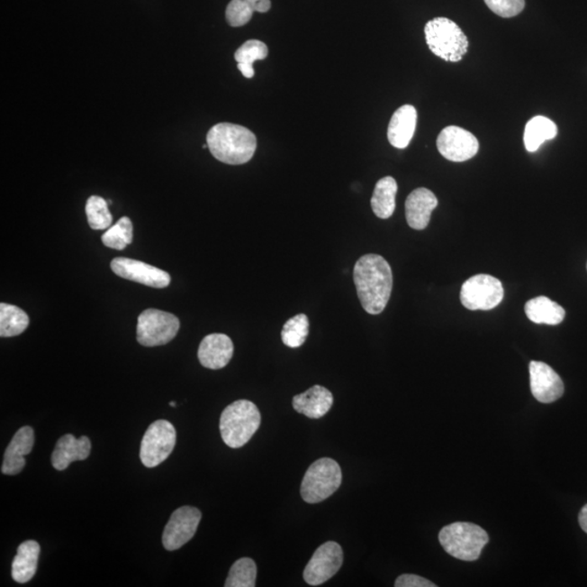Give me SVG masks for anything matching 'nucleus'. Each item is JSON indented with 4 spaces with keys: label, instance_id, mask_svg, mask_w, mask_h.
<instances>
[{
    "label": "nucleus",
    "instance_id": "obj_24",
    "mask_svg": "<svg viewBox=\"0 0 587 587\" xmlns=\"http://www.w3.org/2000/svg\"><path fill=\"white\" fill-rule=\"evenodd\" d=\"M558 134L557 125L552 120L537 115L530 120L524 130V146L534 153L545 141L554 140Z\"/></svg>",
    "mask_w": 587,
    "mask_h": 587
},
{
    "label": "nucleus",
    "instance_id": "obj_4",
    "mask_svg": "<svg viewBox=\"0 0 587 587\" xmlns=\"http://www.w3.org/2000/svg\"><path fill=\"white\" fill-rule=\"evenodd\" d=\"M438 539L445 552L464 562L478 560L482 549L490 541L484 528L470 522H455L444 527Z\"/></svg>",
    "mask_w": 587,
    "mask_h": 587
},
{
    "label": "nucleus",
    "instance_id": "obj_20",
    "mask_svg": "<svg viewBox=\"0 0 587 587\" xmlns=\"http://www.w3.org/2000/svg\"><path fill=\"white\" fill-rule=\"evenodd\" d=\"M332 393L326 387L314 385L303 394L294 396L293 407L298 413L311 419L327 415L333 405Z\"/></svg>",
    "mask_w": 587,
    "mask_h": 587
},
{
    "label": "nucleus",
    "instance_id": "obj_15",
    "mask_svg": "<svg viewBox=\"0 0 587 587\" xmlns=\"http://www.w3.org/2000/svg\"><path fill=\"white\" fill-rule=\"evenodd\" d=\"M234 346L228 335H207L198 348V359L204 368L219 370L227 366L233 357Z\"/></svg>",
    "mask_w": 587,
    "mask_h": 587
},
{
    "label": "nucleus",
    "instance_id": "obj_32",
    "mask_svg": "<svg viewBox=\"0 0 587 587\" xmlns=\"http://www.w3.org/2000/svg\"><path fill=\"white\" fill-rule=\"evenodd\" d=\"M484 2L492 13L502 18L516 17L526 6L524 0H484Z\"/></svg>",
    "mask_w": 587,
    "mask_h": 587
},
{
    "label": "nucleus",
    "instance_id": "obj_2",
    "mask_svg": "<svg viewBox=\"0 0 587 587\" xmlns=\"http://www.w3.org/2000/svg\"><path fill=\"white\" fill-rule=\"evenodd\" d=\"M208 149L223 164L244 165L253 158L257 149L256 135L242 125L219 123L207 134Z\"/></svg>",
    "mask_w": 587,
    "mask_h": 587
},
{
    "label": "nucleus",
    "instance_id": "obj_10",
    "mask_svg": "<svg viewBox=\"0 0 587 587\" xmlns=\"http://www.w3.org/2000/svg\"><path fill=\"white\" fill-rule=\"evenodd\" d=\"M344 553L337 542H327L314 552L303 571V579L312 586L326 583L342 567Z\"/></svg>",
    "mask_w": 587,
    "mask_h": 587
},
{
    "label": "nucleus",
    "instance_id": "obj_25",
    "mask_svg": "<svg viewBox=\"0 0 587 587\" xmlns=\"http://www.w3.org/2000/svg\"><path fill=\"white\" fill-rule=\"evenodd\" d=\"M268 54V46L264 41L249 40L239 47L237 52H235L234 58L238 61V68L240 73L246 78H251L255 76L254 62L266 59Z\"/></svg>",
    "mask_w": 587,
    "mask_h": 587
},
{
    "label": "nucleus",
    "instance_id": "obj_23",
    "mask_svg": "<svg viewBox=\"0 0 587 587\" xmlns=\"http://www.w3.org/2000/svg\"><path fill=\"white\" fill-rule=\"evenodd\" d=\"M397 182L394 177L385 176L377 181L371 198L372 211L380 219H389L396 208Z\"/></svg>",
    "mask_w": 587,
    "mask_h": 587
},
{
    "label": "nucleus",
    "instance_id": "obj_18",
    "mask_svg": "<svg viewBox=\"0 0 587 587\" xmlns=\"http://www.w3.org/2000/svg\"><path fill=\"white\" fill-rule=\"evenodd\" d=\"M92 443L87 437L76 438L66 434L56 444L51 455V465L58 471H64L73 461L86 460L91 454Z\"/></svg>",
    "mask_w": 587,
    "mask_h": 587
},
{
    "label": "nucleus",
    "instance_id": "obj_35",
    "mask_svg": "<svg viewBox=\"0 0 587 587\" xmlns=\"http://www.w3.org/2000/svg\"><path fill=\"white\" fill-rule=\"evenodd\" d=\"M248 2L249 3L250 6L253 7L254 12H255V8H256L257 5H258L260 2H262V0H248Z\"/></svg>",
    "mask_w": 587,
    "mask_h": 587
},
{
    "label": "nucleus",
    "instance_id": "obj_19",
    "mask_svg": "<svg viewBox=\"0 0 587 587\" xmlns=\"http://www.w3.org/2000/svg\"><path fill=\"white\" fill-rule=\"evenodd\" d=\"M417 110L411 104L398 108L387 129V139L392 146L403 149L411 144L417 127Z\"/></svg>",
    "mask_w": 587,
    "mask_h": 587
},
{
    "label": "nucleus",
    "instance_id": "obj_21",
    "mask_svg": "<svg viewBox=\"0 0 587 587\" xmlns=\"http://www.w3.org/2000/svg\"><path fill=\"white\" fill-rule=\"evenodd\" d=\"M40 554L41 547L38 542L26 541L20 545L12 569L13 579L17 583H28L33 579L38 570Z\"/></svg>",
    "mask_w": 587,
    "mask_h": 587
},
{
    "label": "nucleus",
    "instance_id": "obj_29",
    "mask_svg": "<svg viewBox=\"0 0 587 587\" xmlns=\"http://www.w3.org/2000/svg\"><path fill=\"white\" fill-rule=\"evenodd\" d=\"M257 565L253 559L240 558L230 568L225 587L256 586Z\"/></svg>",
    "mask_w": 587,
    "mask_h": 587
},
{
    "label": "nucleus",
    "instance_id": "obj_33",
    "mask_svg": "<svg viewBox=\"0 0 587 587\" xmlns=\"http://www.w3.org/2000/svg\"><path fill=\"white\" fill-rule=\"evenodd\" d=\"M396 587H437L431 581L416 574H402L395 582Z\"/></svg>",
    "mask_w": 587,
    "mask_h": 587
},
{
    "label": "nucleus",
    "instance_id": "obj_6",
    "mask_svg": "<svg viewBox=\"0 0 587 587\" xmlns=\"http://www.w3.org/2000/svg\"><path fill=\"white\" fill-rule=\"evenodd\" d=\"M342 469L337 461L321 458L309 466L301 487L303 500L308 504H318L332 496L342 484Z\"/></svg>",
    "mask_w": 587,
    "mask_h": 587
},
{
    "label": "nucleus",
    "instance_id": "obj_28",
    "mask_svg": "<svg viewBox=\"0 0 587 587\" xmlns=\"http://www.w3.org/2000/svg\"><path fill=\"white\" fill-rule=\"evenodd\" d=\"M309 334V319L301 313L291 318L282 329V342L291 348H301L306 342Z\"/></svg>",
    "mask_w": 587,
    "mask_h": 587
},
{
    "label": "nucleus",
    "instance_id": "obj_3",
    "mask_svg": "<svg viewBox=\"0 0 587 587\" xmlns=\"http://www.w3.org/2000/svg\"><path fill=\"white\" fill-rule=\"evenodd\" d=\"M261 416L254 402L240 400L224 409L220 418V432L230 448L243 447L258 431Z\"/></svg>",
    "mask_w": 587,
    "mask_h": 587
},
{
    "label": "nucleus",
    "instance_id": "obj_17",
    "mask_svg": "<svg viewBox=\"0 0 587 587\" xmlns=\"http://www.w3.org/2000/svg\"><path fill=\"white\" fill-rule=\"evenodd\" d=\"M34 431L31 427H23L15 433L12 442L5 453L2 473L6 475H15L25 466L24 456L32 452L34 447Z\"/></svg>",
    "mask_w": 587,
    "mask_h": 587
},
{
    "label": "nucleus",
    "instance_id": "obj_9",
    "mask_svg": "<svg viewBox=\"0 0 587 587\" xmlns=\"http://www.w3.org/2000/svg\"><path fill=\"white\" fill-rule=\"evenodd\" d=\"M176 443V431L169 421L151 423L140 444V460L147 468H155L169 457Z\"/></svg>",
    "mask_w": 587,
    "mask_h": 587
},
{
    "label": "nucleus",
    "instance_id": "obj_7",
    "mask_svg": "<svg viewBox=\"0 0 587 587\" xmlns=\"http://www.w3.org/2000/svg\"><path fill=\"white\" fill-rule=\"evenodd\" d=\"M180 330V320L175 314L147 309L140 314L136 338L145 348L170 343Z\"/></svg>",
    "mask_w": 587,
    "mask_h": 587
},
{
    "label": "nucleus",
    "instance_id": "obj_31",
    "mask_svg": "<svg viewBox=\"0 0 587 587\" xmlns=\"http://www.w3.org/2000/svg\"><path fill=\"white\" fill-rule=\"evenodd\" d=\"M254 13V9L250 6L248 0H232L228 5L225 18H227L228 23L230 26L239 28V26L249 23Z\"/></svg>",
    "mask_w": 587,
    "mask_h": 587
},
{
    "label": "nucleus",
    "instance_id": "obj_13",
    "mask_svg": "<svg viewBox=\"0 0 587 587\" xmlns=\"http://www.w3.org/2000/svg\"><path fill=\"white\" fill-rule=\"evenodd\" d=\"M110 266L114 274L122 279L140 283L146 286L165 288L171 283V276L167 272L139 260L119 257L112 261Z\"/></svg>",
    "mask_w": 587,
    "mask_h": 587
},
{
    "label": "nucleus",
    "instance_id": "obj_16",
    "mask_svg": "<svg viewBox=\"0 0 587 587\" xmlns=\"http://www.w3.org/2000/svg\"><path fill=\"white\" fill-rule=\"evenodd\" d=\"M438 203L437 196L428 188L420 187L411 192L405 204L409 227L418 230L426 229Z\"/></svg>",
    "mask_w": 587,
    "mask_h": 587
},
{
    "label": "nucleus",
    "instance_id": "obj_30",
    "mask_svg": "<svg viewBox=\"0 0 587 587\" xmlns=\"http://www.w3.org/2000/svg\"><path fill=\"white\" fill-rule=\"evenodd\" d=\"M86 212L88 225L93 230H107L113 223V216L109 212L108 203L99 196L87 199Z\"/></svg>",
    "mask_w": 587,
    "mask_h": 587
},
{
    "label": "nucleus",
    "instance_id": "obj_8",
    "mask_svg": "<svg viewBox=\"0 0 587 587\" xmlns=\"http://www.w3.org/2000/svg\"><path fill=\"white\" fill-rule=\"evenodd\" d=\"M504 300V286L496 277L478 275L464 283L460 301L469 311H492Z\"/></svg>",
    "mask_w": 587,
    "mask_h": 587
},
{
    "label": "nucleus",
    "instance_id": "obj_34",
    "mask_svg": "<svg viewBox=\"0 0 587 587\" xmlns=\"http://www.w3.org/2000/svg\"><path fill=\"white\" fill-rule=\"evenodd\" d=\"M579 523L582 530L587 533V505L582 508L579 515Z\"/></svg>",
    "mask_w": 587,
    "mask_h": 587
},
{
    "label": "nucleus",
    "instance_id": "obj_14",
    "mask_svg": "<svg viewBox=\"0 0 587 587\" xmlns=\"http://www.w3.org/2000/svg\"><path fill=\"white\" fill-rule=\"evenodd\" d=\"M528 371L532 394L537 401L550 403L564 395V385L562 377L547 364L531 361Z\"/></svg>",
    "mask_w": 587,
    "mask_h": 587
},
{
    "label": "nucleus",
    "instance_id": "obj_12",
    "mask_svg": "<svg viewBox=\"0 0 587 587\" xmlns=\"http://www.w3.org/2000/svg\"><path fill=\"white\" fill-rule=\"evenodd\" d=\"M437 145L439 154L453 162L473 159L480 149L479 140L473 133L455 125L439 133Z\"/></svg>",
    "mask_w": 587,
    "mask_h": 587
},
{
    "label": "nucleus",
    "instance_id": "obj_27",
    "mask_svg": "<svg viewBox=\"0 0 587 587\" xmlns=\"http://www.w3.org/2000/svg\"><path fill=\"white\" fill-rule=\"evenodd\" d=\"M133 240V224L128 217H122L110 227L102 237V242L107 248L115 250L127 248Z\"/></svg>",
    "mask_w": 587,
    "mask_h": 587
},
{
    "label": "nucleus",
    "instance_id": "obj_11",
    "mask_svg": "<svg viewBox=\"0 0 587 587\" xmlns=\"http://www.w3.org/2000/svg\"><path fill=\"white\" fill-rule=\"evenodd\" d=\"M202 512L195 507L183 506L172 513L167 522L162 544L167 550H176L185 546L195 536Z\"/></svg>",
    "mask_w": 587,
    "mask_h": 587
},
{
    "label": "nucleus",
    "instance_id": "obj_36",
    "mask_svg": "<svg viewBox=\"0 0 587 587\" xmlns=\"http://www.w3.org/2000/svg\"><path fill=\"white\" fill-rule=\"evenodd\" d=\"M170 406H172V407H176V403L175 402H170Z\"/></svg>",
    "mask_w": 587,
    "mask_h": 587
},
{
    "label": "nucleus",
    "instance_id": "obj_22",
    "mask_svg": "<svg viewBox=\"0 0 587 587\" xmlns=\"http://www.w3.org/2000/svg\"><path fill=\"white\" fill-rule=\"evenodd\" d=\"M524 311H526L527 317L532 322L548 324V326H557V324L564 321L565 317L564 309L558 305L557 303L545 296H539L528 301Z\"/></svg>",
    "mask_w": 587,
    "mask_h": 587
},
{
    "label": "nucleus",
    "instance_id": "obj_1",
    "mask_svg": "<svg viewBox=\"0 0 587 587\" xmlns=\"http://www.w3.org/2000/svg\"><path fill=\"white\" fill-rule=\"evenodd\" d=\"M354 282L365 311L370 314L384 312L393 288L389 262L375 254L361 257L355 265Z\"/></svg>",
    "mask_w": 587,
    "mask_h": 587
},
{
    "label": "nucleus",
    "instance_id": "obj_5",
    "mask_svg": "<svg viewBox=\"0 0 587 587\" xmlns=\"http://www.w3.org/2000/svg\"><path fill=\"white\" fill-rule=\"evenodd\" d=\"M429 50L445 61L458 62L468 52L469 41L454 21L435 18L424 28Z\"/></svg>",
    "mask_w": 587,
    "mask_h": 587
},
{
    "label": "nucleus",
    "instance_id": "obj_26",
    "mask_svg": "<svg viewBox=\"0 0 587 587\" xmlns=\"http://www.w3.org/2000/svg\"><path fill=\"white\" fill-rule=\"evenodd\" d=\"M30 324V318L23 309L9 303H0V337L14 338L23 334Z\"/></svg>",
    "mask_w": 587,
    "mask_h": 587
}]
</instances>
